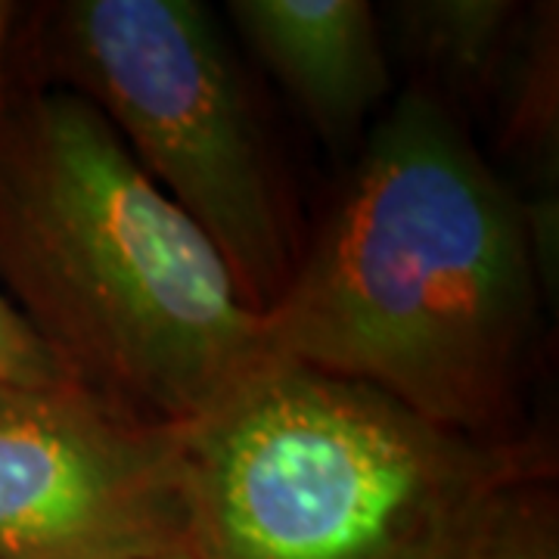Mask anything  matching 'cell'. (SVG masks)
I'll list each match as a JSON object with an SVG mask.
<instances>
[{
	"instance_id": "1",
	"label": "cell",
	"mask_w": 559,
	"mask_h": 559,
	"mask_svg": "<svg viewBox=\"0 0 559 559\" xmlns=\"http://www.w3.org/2000/svg\"><path fill=\"white\" fill-rule=\"evenodd\" d=\"M547 280L525 200L429 87L404 91L264 314V364L503 439Z\"/></svg>"
},
{
	"instance_id": "2",
	"label": "cell",
	"mask_w": 559,
	"mask_h": 559,
	"mask_svg": "<svg viewBox=\"0 0 559 559\" xmlns=\"http://www.w3.org/2000/svg\"><path fill=\"white\" fill-rule=\"evenodd\" d=\"M0 271L66 377L138 417L193 423L264 364L215 242L69 87L0 124Z\"/></svg>"
},
{
	"instance_id": "3",
	"label": "cell",
	"mask_w": 559,
	"mask_h": 559,
	"mask_svg": "<svg viewBox=\"0 0 559 559\" xmlns=\"http://www.w3.org/2000/svg\"><path fill=\"white\" fill-rule=\"evenodd\" d=\"M183 559H457L513 488L554 479L540 441L463 436L289 364L183 423Z\"/></svg>"
},
{
	"instance_id": "4",
	"label": "cell",
	"mask_w": 559,
	"mask_h": 559,
	"mask_svg": "<svg viewBox=\"0 0 559 559\" xmlns=\"http://www.w3.org/2000/svg\"><path fill=\"white\" fill-rule=\"evenodd\" d=\"M53 60L128 153L215 242L264 314L296 255L271 156L218 22L197 0H72Z\"/></svg>"
},
{
	"instance_id": "5",
	"label": "cell",
	"mask_w": 559,
	"mask_h": 559,
	"mask_svg": "<svg viewBox=\"0 0 559 559\" xmlns=\"http://www.w3.org/2000/svg\"><path fill=\"white\" fill-rule=\"evenodd\" d=\"M183 488V426L75 382L0 389V559L171 557Z\"/></svg>"
},
{
	"instance_id": "6",
	"label": "cell",
	"mask_w": 559,
	"mask_h": 559,
	"mask_svg": "<svg viewBox=\"0 0 559 559\" xmlns=\"http://www.w3.org/2000/svg\"><path fill=\"white\" fill-rule=\"evenodd\" d=\"M227 16L326 140H352L389 94L380 16L367 0H230Z\"/></svg>"
},
{
	"instance_id": "7",
	"label": "cell",
	"mask_w": 559,
	"mask_h": 559,
	"mask_svg": "<svg viewBox=\"0 0 559 559\" xmlns=\"http://www.w3.org/2000/svg\"><path fill=\"white\" fill-rule=\"evenodd\" d=\"M401 44L463 100H491L525 7L513 0H404L389 7Z\"/></svg>"
},
{
	"instance_id": "8",
	"label": "cell",
	"mask_w": 559,
	"mask_h": 559,
	"mask_svg": "<svg viewBox=\"0 0 559 559\" xmlns=\"http://www.w3.org/2000/svg\"><path fill=\"white\" fill-rule=\"evenodd\" d=\"M557 3L525 7L513 50L503 62L491 100L500 106L503 146L532 162L540 178L538 200L528 205L557 209V197H547V168H557L559 138V81H557ZM557 193V187H550Z\"/></svg>"
},
{
	"instance_id": "9",
	"label": "cell",
	"mask_w": 559,
	"mask_h": 559,
	"mask_svg": "<svg viewBox=\"0 0 559 559\" xmlns=\"http://www.w3.org/2000/svg\"><path fill=\"white\" fill-rule=\"evenodd\" d=\"M457 559H559V510L550 479L513 488Z\"/></svg>"
},
{
	"instance_id": "10",
	"label": "cell",
	"mask_w": 559,
	"mask_h": 559,
	"mask_svg": "<svg viewBox=\"0 0 559 559\" xmlns=\"http://www.w3.org/2000/svg\"><path fill=\"white\" fill-rule=\"evenodd\" d=\"M72 382L53 352L22 318L10 296L0 293V389H32Z\"/></svg>"
},
{
	"instance_id": "11",
	"label": "cell",
	"mask_w": 559,
	"mask_h": 559,
	"mask_svg": "<svg viewBox=\"0 0 559 559\" xmlns=\"http://www.w3.org/2000/svg\"><path fill=\"white\" fill-rule=\"evenodd\" d=\"M13 20H16V7L0 0V94H3V57H7V44H10Z\"/></svg>"
},
{
	"instance_id": "12",
	"label": "cell",
	"mask_w": 559,
	"mask_h": 559,
	"mask_svg": "<svg viewBox=\"0 0 559 559\" xmlns=\"http://www.w3.org/2000/svg\"><path fill=\"white\" fill-rule=\"evenodd\" d=\"M159 559H183V554L178 550V554H171V557H159Z\"/></svg>"
}]
</instances>
